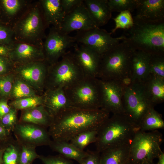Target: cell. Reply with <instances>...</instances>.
<instances>
[{
    "instance_id": "cell-1",
    "label": "cell",
    "mask_w": 164,
    "mask_h": 164,
    "mask_svg": "<svg viewBox=\"0 0 164 164\" xmlns=\"http://www.w3.org/2000/svg\"><path fill=\"white\" fill-rule=\"evenodd\" d=\"M101 108L87 109L71 107L54 117L48 131L53 140L69 142L80 133L98 130L110 117Z\"/></svg>"
},
{
    "instance_id": "cell-2",
    "label": "cell",
    "mask_w": 164,
    "mask_h": 164,
    "mask_svg": "<svg viewBox=\"0 0 164 164\" xmlns=\"http://www.w3.org/2000/svg\"><path fill=\"white\" fill-rule=\"evenodd\" d=\"M139 130L138 125L124 113L113 114L98 130L95 143L96 151L101 153L110 147L130 143Z\"/></svg>"
},
{
    "instance_id": "cell-3",
    "label": "cell",
    "mask_w": 164,
    "mask_h": 164,
    "mask_svg": "<svg viewBox=\"0 0 164 164\" xmlns=\"http://www.w3.org/2000/svg\"><path fill=\"white\" fill-rule=\"evenodd\" d=\"M125 40L135 50L164 54V21L148 22L133 18Z\"/></svg>"
},
{
    "instance_id": "cell-4",
    "label": "cell",
    "mask_w": 164,
    "mask_h": 164,
    "mask_svg": "<svg viewBox=\"0 0 164 164\" xmlns=\"http://www.w3.org/2000/svg\"><path fill=\"white\" fill-rule=\"evenodd\" d=\"M15 40L43 46L47 28L38 1H34L28 10L12 27Z\"/></svg>"
},
{
    "instance_id": "cell-5",
    "label": "cell",
    "mask_w": 164,
    "mask_h": 164,
    "mask_svg": "<svg viewBox=\"0 0 164 164\" xmlns=\"http://www.w3.org/2000/svg\"><path fill=\"white\" fill-rule=\"evenodd\" d=\"M135 50L124 40L101 56L98 78L116 80L131 71L132 58Z\"/></svg>"
},
{
    "instance_id": "cell-6",
    "label": "cell",
    "mask_w": 164,
    "mask_h": 164,
    "mask_svg": "<svg viewBox=\"0 0 164 164\" xmlns=\"http://www.w3.org/2000/svg\"><path fill=\"white\" fill-rule=\"evenodd\" d=\"M61 58L49 67L45 84L47 90L65 89L81 80L85 76L73 52H67Z\"/></svg>"
},
{
    "instance_id": "cell-7",
    "label": "cell",
    "mask_w": 164,
    "mask_h": 164,
    "mask_svg": "<svg viewBox=\"0 0 164 164\" xmlns=\"http://www.w3.org/2000/svg\"><path fill=\"white\" fill-rule=\"evenodd\" d=\"M63 90L71 107L87 109L101 108V91L98 78L85 75Z\"/></svg>"
},
{
    "instance_id": "cell-8",
    "label": "cell",
    "mask_w": 164,
    "mask_h": 164,
    "mask_svg": "<svg viewBox=\"0 0 164 164\" xmlns=\"http://www.w3.org/2000/svg\"><path fill=\"white\" fill-rule=\"evenodd\" d=\"M162 134L158 130L145 132L140 130L130 143L128 164H142L153 161L162 152Z\"/></svg>"
},
{
    "instance_id": "cell-9",
    "label": "cell",
    "mask_w": 164,
    "mask_h": 164,
    "mask_svg": "<svg viewBox=\"0 0 164 164\" xmlns=\"http://www.w3.org/2000/svg\"><path fill=\"white\" fill-rule=\"evenodd\" d=\"M123 103L124 113L138 126L146 112L154 107L147 95L143 82H135L124 89Z\"/></svg>"
},
{
    "instance_id": "cell-10",
    "label": "cell",
    "mask_w": 164,
    "mask_h": 164,
    "mask_svg": "<svg viewBox=\"0 0 164 164\" xmlns=\"http://www.w3.org/2000/svg\"><path fill=\"white\" fill-rule=\"evenodd\" d=\"M111 33L98 27L77 31L74 36L76 42L90 48L101 56L125 39V35L113 37Z\"/></svg>"
},
{
    "instance_id": "cell-11",
    "label": "cell",
    "mask_w": 164,
    "mask_h": 164,
    "mask_svg": "<svg viewBox=\"0 0 164 164\" xmlns=\"http://www.w3.org/2000/svg\"><path fill=\"white\" fill-rule=\"evenodd\" d=\"M76 43L74 36L63 33L60 29L52 26L43 41L45 60L50 65L57 62Z\"/></svg>"
},
{
    "instance_id": "cell-12",
    "label": "cell",
    "mask_w": 164,
    "mask_h": 164,
    "mask_svg": "<svg viewBox=\"0 0 164 164\" xmlns=\"http://www.w3.org/2000/svg\"><path fill=\"white\" fill-rule=\"evenodd\" d=\"M50 65L45 60L15 64L14 70L19 79L32 88L41 89L45 85Z\"/></svg>"
},
{
    "instance_id": "cell-13",
    "label": "cell",
    "mask_w": 164,
    "mask_h": 164,
    "mask_svg": "<svg viewBox=\"0 0 164 164\" xmlns=\"http://www.w3.org/2000/svg\"><path fill=\"white\" fill-rule=\"evenodd\" d=\"M99 79L101 95V108L113 114L124 113V89L116 80Z\"/></svg>"
},
{
    "instance_id": "cell-14",
    "label": "cell",
    "mask_w": 164,
    "mask_h": 164,
    "mask_svg": "<svg viewBox=\"0 0 164 164\" xmlns=\"http://www.w3.org/2000/svg\"><path fill=\"white\" fill-rule=\"evenodd\" d=\"M96 27L83 1L65 15L60 30L63 33L69 34L73 31H85Z\"/></svg>"
},
{
    "instance_id": "cell-15",
    "label": "cell",
    "mask_w": 164,
    "mask_h": 164,
    "mask_svg": "<svg viewBox=\"0 0 164 164\" xmlns=\"http://www.w3.org/2000/svg\"><path fill=\"white\" fill-rule=\"evenodd\" d=\"M9 48V58L15 64L45 60L43 46L15 40Z\"/></svg>"
},
{
    "instance_id": "cell-16",
    "label": "cell",
    "mask_w": 164,
    "mask_h": 164,
    "mask_svg": "<svg viewBox=\"0 0 164 164\" xmlns=\"http://www.w3.org/2000/svg\"><path fill=\"white\" fill-rule=\"evenodd\" d=\"M73 46V56L85 75L98 78L101 56L84 45L75 44Z\"/></svg>"
},
{
    "instance_id": "cell-17",
    "label": "cell",
    "mask_w": 164,
    "mask_h": 164,
    "mask_svg": "<svg viewBox=\"0 0 164 164\" xmlns=\"http://www.w3.org/2000/svg\"><path fill=\"white\" fill-rule=\"evenodd\" d=\"M33 1L0 0V21L12 28L28 10Z\"/></svg>"
},
{
    "instance_id": "cell-18",
    "label": "cell",
    "mask_w": 164,
    "mask_h": 164,
    "mask_svg": "<svg viewBox=\"0 0 164 164\" xmlns=\"http://www.w3.org/2000/svg\"><path fill=\"white\" fill-rule=\"evenodd\" d=\"M14 129L23 143L35 146L49 145L52 141L49 132L40 126L26 123L17 124Z\"/></svg>"
},
{
    "instance_id": "cell-19",
    "label": "cell",
    "mask_w": 164,
    "mask_h": 164,
    "mask_svg": "<svg viewBox=\"0 0 164 164\" xmlns=\"http://www.w3.org/2000/svg\"><path fill=\"white\" fill-rule=\"evenodd\" d=\"M134 18L148 22L164 21V0H137Z\"/></svg>"
},
{
    "instance_id": "cell-20",
    "label": "cell",
    "mask_w": 164,
    "mask_h": 164,
    "mask_svg": "<svg viewBox=\"0 0 164 164\" xmlns=\"http://www.w3.org/2000/svg\"><path fill=\"white\" fill-rule=\"evenodd\" d=\"M38 2L47 28L51 25L60 29L65 16L60 0H39Z\"/></svg>"
},
{
    "instance_id": "cell-21",
    "label": "cell",
    "mask_w": 164,
    "mask_h": 164,
    "mask_svg": "<svg viewBox=\"0 0 164 164\" xmlns=\"http://www.w3.org/2000/svg\"><path fill=\"white\" fill-rule=\"evenodd\" d=\"M43 97V105L53 117L71 107L63 89L47 90Z\"/></svg>"
},
{
    "instance_id": "cell-22",
    "label": "cell",
    "mask_w": 164,
    "mask_h": 164,
    "mask_svg": "<svg viewBox=\"0 0 164 164\" xmlns=\"http://www.w3.org/2000/svg\"><path fill=\"white\" fill-rule=\"evenodd\" d=\"M83 3L97 27L105 25L111 18L108 0H84Z\"/></svg>"
},
{
    "instance_id": "cell-23",
    "label": "cell",
    "mask_w": 164,
    "mask_h": 164,
    "mask_svg": "<svg viewBox=\"0 0 164 164\" xmlns=\"http://www.w3.org/2000/svg\"><path fill=\"white\" fill-rule=\"evenodd\" d=\"M151 54L135 50L132 58L131 71L135 82H143L149 75V63Z\"/></svg>"
},
{
    "instance_id": "cell-24",
    "label": "cell",
    "mask_w": 164,
    "mask_h": 164,
    "mask_svg": "<svg viewBox=\"0 0 164 164\" xmlns=\"http://www.w3.org/2000/svg\"><path fill=\"white\" fill-rule=\"evenodd\" d=\"M53 119L43 105L24 110L21 117L23 122L45 128L50 127Z\"/></svg>"
},
{
    "instance_id": "cell-25",
    "label": "cell",
    "mask_w": 164,
    "mask_h": 164,
    "mask_svg": "<svg viewBox=\"0 0 164 164\" xmlns=\"http://www.w3.org/2000/svg\"><path fill=\"white\" fill-rule=\"evenodd\" d=\"M130 143L108 148L100 154V164H128Z\"/></svg>"
},
{
    "instance_id": "cell-26",
    "label": "cell",
    "mask_w": 164,
    "mask_h": 164,
    "mask_svg": "<svg viewBox=\"0 0 164 164\" xmlns=\"http://www.w3.org/2000/svg\"><path fill=\"white\" fill-rule=\"evenodd\" d=\"M143 82L147 95L154 106L164 102V79L149 75Z\"/></svg>"
},
{
    "instance_id": "cell-27",
    "label": "cell",
    "mask_w": 164,
    "mask_h": 164,
    "mask_svg": "<svg viewBox=\"0 0 164 164\" xmlns=\"http://www.w3.org/2000/svg\"><path fill=\"white\" fill-rule=\"evenodd\" d=\"M49 145L53 150L64 157L75 160L79 163L88 154V151L80 150L67 142L53 140Z\"/></svg>"
},
{
    "instance_id": "cell-28",
    "label": "cell",
    "mask_w": 164,
    "mask_h": 164,
    "mask_svg": "<svg viewBox=\"0 0 164 164\" xmlns=\"http://www.w3.org/2000/svg\"><path fill=\"white\" fill-rule=\"evenodd\" d=\"M138 126L139 130L143 131L158 130L164 128V121L161 114L153 107L145 114Z\"/></svg>"
},
{
    "instance_id": "cell-29",
    "label": "cell",
    "mask_w": 164,
    "mask_h": 164,
    "mask_svg": "<svg viewBox=\"0 0 164 164\" xmlns=\"http://www.w3.org/2000/svg\"><path fill=\"white\" fill-rule=\"evenodd\" d=\"M98 130H89L81 132L73 137L70 141V143L78 149L84 150L88 145L95 142Z\"/></svg>"
},
{
    "instance_id": "cell-30",
    "label": "cell",
    "mask_w": 164,
    "mask_h": 164,
    "mask_svg": "<svg viewBox=\"0 0 164 164\" xmlns=\"http://www.w3.org/2000/svg\"><path fill=\"white\" fill-rule=\"evenodd\" d=\"M11 95L15 100L36 95L32 87L19 78L14 80Z\"/></svg>"
},
{
    "instance_id": "cell-31",
    "label": "cell",
    "mask_w": 164,
    "mask_h": 164,
    "mask_svg": "<svg viewBox=\"0 0 164 164\" xmlns=\"http://www.w3.org/2000/svg\"><path fill=\"white\" fill-rule=\"evenodd\" d=\"M43 104V97L36 95L15 100L11 104L12 108L17 110H25Z\"/></svg>"
},
{
    "instance_id": "cell-32",
    "label": "cell",
    "mask_w": 164,
    "mask_h": 164,
    "mask_svg": "<svg viewBox=\"0 0 164 164\" xmlns=\"http://www.w3.org/2000/svg\"><path fill=\"white\" fill-rule=\"evenodd\" d=\"M149 75L164 79V54H151Z\"/></svg>"
},
{
    "instance_id": "cell-33",
    "label": "cell",
    "mask_w": 164,
    "mask_h": 164,
    "mask_svg": "<svg viewBox=\"0 0 164 164\" xmlns=\"http://www.w3.org/2000/svg\"><path fill=\"white\" fill-rule=\"evenodd\" d=\"M108 3L112 12L126 11L131 12L136 9L137 0H108Z\"/></svg>"
},
{
    "instance_id": "cell-34",
    "label": "cell",
    "mask_w": 164,
    "mask_h": 164,
    "mask_svg": "<svg viewBox=\"0 0 164 164\" xmlns=\"http://www.w3.org/2000/svg\"><path fill=\"white\" fill-rule=\"evenodd\" d=\"M113 19L115 23V26L111 32V34L114 32L118 29H129L134 24V19L131 12L128 11L120 12Z\"/></svg>"
},
{
    "instance_id": "cell-35",
    "label": "cell",
    "mask_w": 164,
    "mask_h": 164,
    "mask_svg": "<svg viewBox=\"0 0 164 164\" xmlns=\"http://www.w3.org/2000/svg\"><path fill=\"white\" fill-rule=\"evenodd\" d=\"M34 146L23 143L20 150L19 164H31L38 158Z\"/></svg>"
},
{
    "instance_id": "cell-36",
    "label": "cell",
    "mask_w": 164,
    "mask_h": 164,
    "mask_svg": "<svg viewBox=\"0 0 164 164\" xmlns=\"http://www.w3.org/2000/svg\"><path fill=\"white\" fill-rule=\"evenodd\" d=\"M20 150L16 145L11 144L4 151L3 164H19Z\"/></svg>"
},
{
    "instance_id": "cell-37",
    "label": "cell",
    "mask_w": 164,
    "mask_h": 164,
    "mask_svg": "<svg viewBox=\"0 0 164 164\" xmlns=\"http://www.w3.org/2000/svg\"><path fill=\"white\" fill-rule=\"evenodd\" d=\"M15 41L12 28L0 21V44L9 47Z\"/></svg>"
},
{
    "instance_id": "cell-38",
    "label": "cell",
    "mask_w": 164,
    "mask_h": 164,
    "mask_svg": "<svg viewBox=\"0 0 164 164\" xmlns=\"http://www.w3.org/2000/svg\"><path fill=\"white\" fill-rule=\"evenodd\" d=\"M1 123L8 132L14 130L17 124L16 110L11 108L9 112L1 120Z\"/></svg>"
},
{
    "instance_id": "cell-39",
    "label": "cell",
    "mask_w": 164,
    "mask_h": 164,
    "mask_svg": "<svg viewBox=\"0 0 164 164\" xmlns=\"http://www.w3.org/2000/svg\"><path fill=\"white\" fill-rule=\"evenodd\" d=\"M14 81L13 77L11 75L0 77V94L2 96L11 94Z\"/></svg>"
},
{
    "instance_id": "cell-40",
    "label": "cell",
    "mask_w": 164,
    "mask_h": 164,
    "mask_svg": "<svg viewBox=\"0 0 164 164\" xmlns=\"http://www.w3.org/2000/svg\"><path fill=\"white\" fill-rule=\"evenodd\" d=\"M44 164H73L70 160L59 155L55 156L39 155L38 158Z\"/></svg>"
},
{
    "instance_id": "cell-41",
    "label": "cell",
    "mask_w": 164,
    "mask_h": 164,
    "mask_svg": "<svg viewBox=\"0 0 164 164\" xmlns=\"http://www.w3.org/2000/svg\"><path fill=\"white\" fill-rule=\"evenodd\" d=\"M100 153L97 151H88V154L79 164H100Z\"/></svg>"
},
{
    "instance_id": "cell-42",
    "label": "cell",
    "mask_w": 164,
    "mask_h": 164,
    "mask_svg": "<svg viewBox=\"0 0 164 164\" xmlns=\"http://www.w3.org/2000/svg\"><path fill=\"white\" fill-rule=\"evenodd\" d=\"M83 0H60L61 6L65 15L83 2Z\"/></svg>"
},
{
    "instance_id": "cell-43",
    "label": "cell",
    "mask_w": 164,
    "mask_h": 164,
    "mask_svg": "<svg viewBox=\"0 0 164 164\" xmlns=\"http://www.w3.org/2000/svg\"><path fill=\"white\" fill-rule=\"evenodd\" d=\"M15 64L9 58L0 56V74L14 70Z\"/></svg>"
},
{
    "instance_id": "cell-44",
    "label": "cell",
    "mask_w": 164,
    "mask_h": 164,
    "mask_svg": "<svg viewBox=\"0 0 164 164\" xmlns=\"http://www.w3.org/2000/svg\"><path fill=\"white\" fill-rule=\"evenodd\" d=\"M116 80L124 89L131 86L135 82L131 71L124 75Z\"/></svg>"
},
{
    "instance_id": "cell-45",
    "label": "cell",
    "mask_w": 164,
    "mask_h": 164,
    "mask_svg": "<svg viewBox=\"0 0 164 164\" xmlns=\"http://www.w3.org/2000/svg\"><path fill=\"white\" fill-rule=\"evenodd\" d=\"M10 108L8 104L7 101L2 100L0 101V119L10 111Z\"/></svg>"
},
{
    "instance_id": "cell-46",
    "label": "cell",
    "mask_w": 164,
    "mask_h": 164,
    "mask_svg": "<svg viewBox=\"0 0 164 164\" xmlns=\"http://www.w3.org/2000/svg\"><path fill=\"white\" fill-rule=\"evenodd\" d=\"M10 48L7 46L0 44V56L9 57Z\"/></svg>"
},
{
    "instance_id": "cell-47",
    "label": "cell",
    "mask_w": 164,
    "mask_h": 164,
    "mask_svg": "<svg viewBox=\"0 0 164 164\" xmlns=\"http://www.w3.org/2000/svg\"><path fill=\"white\" fill-rule=\"evenodd\" d=\"M8 132V131L0 122V139L3 138L5 137Z\"/></svg>"
},
{
    "instance_id": "cell-48",
    "label": "cell",
    "mask_w": 164,
    "mask_h": 164,
    "mask_svg": "<svg viewBox=\"0 0 164 164\" xmlns=\"http://www.w3.org/2000/svg\"><path fill=\"white\" fill-rule=\"evenodd\" d=\"M158 160L155 164H164V153L162 152L158 158Z\"/></svg>"
},
{
    "instance_id": "cell-49",
    "label": "cell",
    "mask_w": 164,
    "mask_h": 164,
    "mask_svg": "<svg viewBox=\"0 0 164 164\" xmlns=\"http://www.w3.org/2000/svg\"><path fill=\"white\" fill-rule=\"evenodd\" d=\"M5 150H0V164L3 163V158H2V154Z\"/></svg>"
},
{
    "instance_id": "cell-50",
    "label": "cell",
    "mask_w": 164,
    "mask_h": 164,
    "mask_svg": "<svg viewBox=\"0 0 164 164\" xmlns=\"http://www.w3.org/2000/svg\"><path fill=\"white\" fill-rule=\"evenodd\" d=\"M142 164H155L153 161H149L144 162Z\"/></svg>"
}]
</instances>
